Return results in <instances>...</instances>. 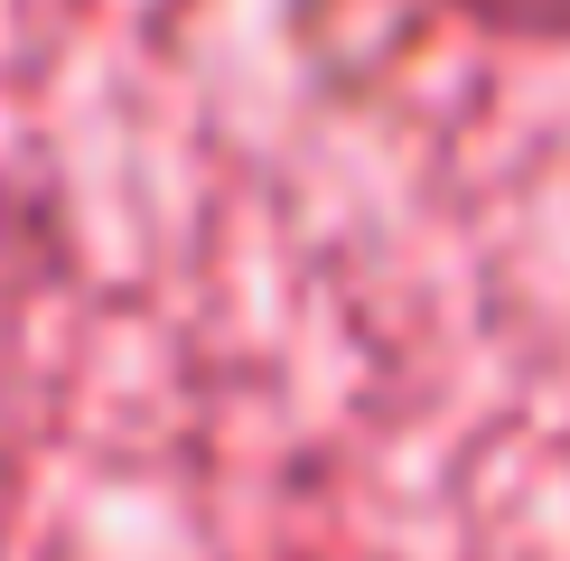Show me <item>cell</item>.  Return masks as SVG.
I'll use <instances>...</instances> for the list:
<instances>
[{
	"instance_id": "cell-1",
	"label": "cell",
	"mask_w": 570,
	"mask_h": 561,
	"mask_svg": "<svg viewBox=\"0 0 570 561\" xmlns=\"http://www.w3.org/2000/svg\"><path fill=\"white\" fill-rule=\"evenodd\" d=\"M440 10L505 57H570V0H440Z\"/></svg>"
}]
</instances>
